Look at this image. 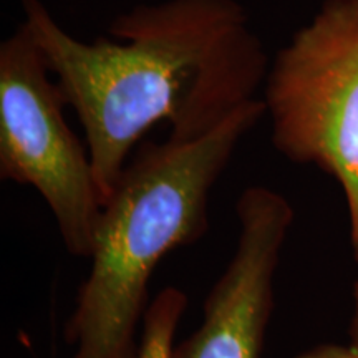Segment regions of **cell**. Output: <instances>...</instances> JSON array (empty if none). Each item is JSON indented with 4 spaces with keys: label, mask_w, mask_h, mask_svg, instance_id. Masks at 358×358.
<instances>
[{
    "label": "cell",
    "mask_w": 358,
    "mask_h": 358,
    "mask_svg": "<svg viewBox=\"0 0 358 358\" xmlns=\"http://www.w3.org/2000/svg\"><path fill=\"white\" fill-rule=\"evenodd\" d=\"M22 24L82 124L103 204L153 124L194 140L256 100L268 58L237 0H164L116 15L111 38L71 37L40 0Z\"/></svg>",
    "instance_id": "6da1fadb"
},
{
    "label": "cell",
    "mask_w": 358,
    "mask_h": 358,
    "mask_svg": "<svg viewBox=\"0 0 358 358\" xmlns=\"http://www.w3.org/2000/svg\"><path fill=\"white\" fill-rule=\"evenodd\" d=\"M266 116L262 100L194 140L145 143L101 208L92 271L65 329L73 358H136L148 282L161 259L209 227V194L237 145Z\"/></svg>",
    "instance_id": "7a4b0ae2"
},
{
    "label": "cell",
    "mask_w": 358,
    "mask_h": 358,
    "mask_svg": "<svg viewBox=\"0 0 358 358\" xmlns=\"http://www.w3.org/2000/svg\"><path fill=\"white\" fill-rule=\"evenodd\" d=\"M262 101L275 150L343 189L358 262V0L322 3L268 64Z\"/></svg>",
    "instance_id": "3957f363"
},
{
    "label": "cell",
    "mask_w": 358,
    "mask_h": 358,
    "mask_svg": "<svg viewBox=\"0 0 358 358\" xmlns=\"http://www.w3.org/2000/svg\"><path fill=\"white\" fill-rule=\"evenodd\" d=\"M66 100L22 24L0 43V178L38 191L65 248L92 257L103 198Z\"/></svg>",
    "instance_id": "277c9868"
},
{
    "label": "cell",
    "mask_w": 358,
    "mask_h": 358,
    "mask_svg": "<svg viewBox=\"0 0 358 358\" xmlns=\"http://www.w3.org/2000/svg\"><path fill=\"white\" fill-rule=\"evenodd\" d=\"M236 213L241 232L234 256L206 297L198 330L174 345L173 358H261L295 213L285 196L266 186L244 189Z\"/></svg>",
    "instance_id": "5b68a950"
},
{
    "label": "cell",
    "mask_w": 358,
    "mask_h": 358,
    "mask_svg": "<svg viewBox=\"0 0 358 358\" xmlns=\"http://www.w3.org/2000/svg\"><path fill=\"white\" fill-rule=\"evenodd\" d=\"M187 297L176 287L163 289L148 307L136 358H173L174 335L186 310Z\"/></svg>",
    "instance_id": "8992f818"
},
{
    "label": "cell",
    "mask_w": 358,
    "mask_h": 358,
    "mask_svg": "<svg viewBox=\"0 0 358 358\" xmlns=\"http://www.w3.org/2000/svg\"><path fill=\"white\" fill-rule=\"evenodd\" d=\"M295 358H358V343H320Z\"/></svg>",
    "instance_id": "52a82bcc"
},
{
    "label": "cell",
    "mask_w": 358,
    "mask_h": 358,
    "mask_svg": "<svg viewBox=\"0 0 358 358\" xmlns=\"http://www.w3.org/2000/svg\"><path fill=\"white\" fill-rule=\"evenodd\" d=\"M348 337H350V342L358 343V280L353 285V310L350 325H348Z\"/></svg>",
    "instance_id": "ba28073f"
}]
</instances>
